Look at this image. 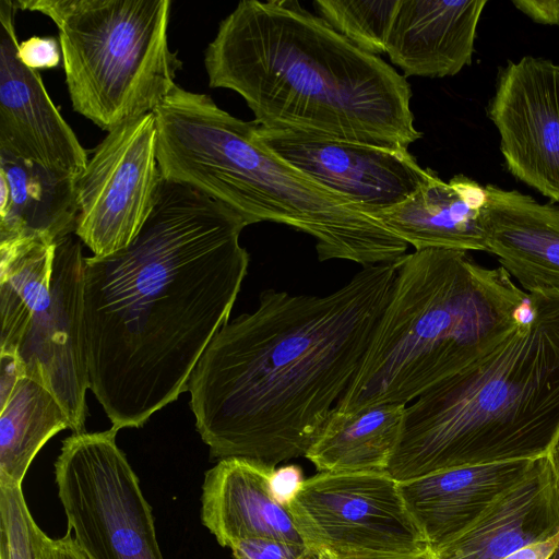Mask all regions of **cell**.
<instances>
[{"instance_id":"6da1fadb","label":"cell","mask_w":559,"mask_h":559,"mask_svg":"<svg viewBox=\"0 0 559 559\" xmlns=\"http://www.w3.org/2000/svg\"><path fill=\"white\" fill-rule=\"evenodd\" d=\"M247 226L225 204L163 179L135 238L84 259L90 389L115 429L143 426L188 391L247 275Z\"/></svg>"},{"instance_id":"7a4b0ae2","label":"cell","mask_w":559,"mask_h":559,"mask_svg":"<svg viewBox=\"0 0 559 559\" xmlns=\"http://www.w3.org/2000/svg\"><path fill=\"white\" fill-rule=\"evenodd\" d=\"M365 266L325 295L269 288L211 341L188 383L212 459L275 467L306 456L355 378L396 277Z\"/></svg>"},{"instance_id":"3957f363","label":"cell","mask_w":559,"mask_h":559,"mask_svg":"<svg viewBox=\"0 0 559 559\" xmlns=\"http://www.w3.org/2000/svg\"><path fill=\"white\" fill-rule=\"evenodd\" d=\"M209 84L239 94L263 128L388 148L421 138L404 74L296 0H245L204 51Z\"/></svg>"},{"instance_id":"277c9868","label":"cell","mask_w":559,"mask_h":559,"mask_svg":"<svg viewBox=\"0 0 559 559\" xmlns=\"http://www.w3.org/2000/svg\"><path fill=\"white\" fill-rule=\"evenodd\" d=\"M157 163L186 185L238 213L248 225L273 222L312 236L319 261L395 263L408 243L347 198L272 153L257 123L206 94L175 88L155 111Z\"/></svg>"},{"instance_id":"5b68a950","label":"cell","mask_w":559,"mask_h":559,"mask_svg":"<svg viewBox=\"0 0 559 559\" xmlns=\"http://www.w3.org/2000/svg\"><path fill=\"white\" fill-rule=\"evenodd\" d=\"M527 294L510 337L406 406L386 467L395 480L545 456L559 432V292Z\"/></svg>"},{"instance_id":"8992f818","label":"cell","mask_w":559,"mask_h":559,"mask_svg":"<svg viewBox=\"0 0 559 559\" xmlns=\"http://www.w3.org/2000/svg\"><path fill=\"white\" fill-rule=\"evenodd\" d=\"M396 277L361 365L336 404L344 413L416 400L510 337L530 296L501 266L466 251L415 250Z\"/></svg>"},{"instance_id":"52a82bcc","label":"cell","mask_w":559,"mask_h":559,"mask_svg":"<svg viewBox=\"0 0 559 559\" xmlns=\"http://www.w3.org/2000/svg\"><path fill=\"white\" fill-rule=\"evenodd\" d=\"M59 33L73 109L110 132L154 112L182 63L168 46L170 0H19Z\"/></svg>"},{"instance_id":"ba28073f","label":"cell","mask_w":559,"mask_h":559,"mask_svg":"<svg viewBox=\"0 0 559 559\" xmlns=\"http://www.w3.org/2000/svg\"><path fill=\"white\" fill-rule=\"evenodd\" d=\"M81 242L75 234L0 241V353L55 395L73 433L84 432L90 389Z\"/></svg>"},{"instance_id":"9c48e42d","label":"cell","mask_w":559,"mask_h":559,"mask_svg":"<svg viewBox=\"0 0 559 559\" xmlns=\"http://www.w3.org/2000/svg\"><path fill=\"white\" fill-rule=\"evenodd\" d=\"M118 430L73 433L55 463L68 532L87 559H164L152 509Z\"/></svg>"},{"instance_id":"30bf717a","label":"cell","mask_w":559,"mask_h":559,"mask_svg":"<svg viewBox=\"0 0 559 559\" xmlns=\"http://www.w3.org/2000/svg\"><path fill=\"white\" fill-rule=\"evenodd\" d=\"M310 546L333 556H409L430 550L386 471L320 472L287 506Z\"/></svg>"},{"instance_id":"8fae6325","label":"cell","mask_w":559,"mask_h":559,"mask_svg":"<svg viewBox=\"0 0 559 559\" xmlns=\"http://www.w3.org/2000/svg\"><path fill=\"white\" fill-rule=\"evenodd\" d=\"M154 112L110 132L78 178L75 235L96 257L126 248L150 216L163 182Z\"/></svg>"},{"instance_id":"7c38bea8","label":"cell","mask_w":559,"mask_h":559,"mask_svg":"<svg viewBox=\"0 0 559 559\" xmlns=\"http://www.w3.org/2000/svg\"><path fill=\"white\" fill-rule=\"evenodd\" d=\"M275 155L368 214L393 207L436 174L404 148H388L257 124Z\"/></svg>"},{"instance_id":"4fadbf2b","label":"cell","mask_w":559,"mask_h":559,"mask_svg":"<svg viewBox=\"0 0 559 559\" xmlns=\"http://www.w3.org/2000/svg\"><path fill=\"white\" fill-rule=\"evenodd\" d=\"M488 116L509 171L559 201V64L530 56L509 62Z\"/></svg>"},{"instance_id":"5bb4252c","label":"cell","mask_w":559,"mask_h":559,"mask_svg":"<svg viewBox=\"0 0 559 559\" xmlns=\"http://www.w3.org/2000/svg\"><path fill=\"white\" fill-rule=\"evenodd\" d=\"M15 0L0 1V152L79 178L88 156L37 70L17 56Z\"/></svg>"},{"instance_id":"9a60e30c","label":"cell","mask_w":559,"mask_h":559,"mask_svg":"<svg viewBox=\"0 0 559 559\" xmlns=\"http://www.w3.org/2000/svg\"><path fill=\"white\" fill-rule=\"evenodd\" d=\"M559 532V499L546 457L498 493L435 559H501Z\"/></svg>"},{"instance_id":"2e32d148","label":"cell","mask_w":559,"mask_h":559,"mask_svg":"<svg viewBox=\"0 0 559 559\" xmlns=\"http://www.w3.org/2000/svg\"><path fill=\"white\" fill-rule=\"evenodd\" d=\"M487 252L526 293L559 292V207L516 190L486 186Z\"/></svg>"},{"instance_id":"e0dca14e","label":"cell","mask_w":559,"mask_h":559,"mask_svg":"<svg viewBox=\"0 0 559 559\" xmlns=\"http://www.w3.org/2000/svg\"><path fill=\"white\" fill-rule=\"evenodd\" d=\"M487 0H401L386 50L404 76L444 78L471 64Z\"/></svg>"},{"instance_id":"ac0fdd59","label":"cell","mask_w":559,"mask_h":559,"mask_svg":"<svg viewBox=\"0 0 559 559\" xmlns=\"http://www.w3.org/2000/svg\"><path fill=\"white\" fill-rule=\"evenodd\" d=\"M274 469L258 461L230 457L205 473L201 519L221 546L230 548L253 536L307 544L288 509L271 492Z\"/></svg>"},{"instance_id":"d6986e66","label":"cell","mask_w":559,"mask_h":559,"mask_svg":"<svg viewBox=\"0 0 559 559\" xmlns=\"http://www.w3.org/2000/svg\"><path fill=\"white\" fill-rule=\"evenodd\" d=\"M538 459L466 465L399 481L404 502L431 551L463 532Z\"/></svg>"},{"instance_id":"ffe728a7","label":"cell","mask_w":559,"mask_h":559,"mask_svg":"<svg viewBox=\"0 0 559 559\" xmlns=\"http://www.w3.org/2000/svg\"><path fill=\"white\" fill-rule=\"evenodd\" d=\"M486 190L457 175L443 181L437 174L404 202L374 215L415 250L487 251L483 228Z\"/></svg>"},{"instance_id":"44dd1931","label":"cell","mask_w":559,"mask_h":559,"mask_svg":"<svg viewBox=\"0 0 559 559\" xmlns=\"http://www.w3.org/2000/svg\"><path fill=\"white\" fill-rule=\"evenodd\" d=\"M78 178L0 152V241L75 233Z\"/></svg>"},{"instance_id":"7402d4cb","label":"cell","mask_w":559,"mask_h":559,"mask_svg":"<svg viewBox=\"0 0 559 559\" xmlns=\"http://www.w3.org/2000/svg\"><path fill=\"white\" fill-rule=\"evenodd\" d=\"M405 408L382 404L344 413L334 407L306 457L320 472L386 471Z\"/></svg>"},{"instance_id":"603a6c76","label":"cell","mask_w":559,"mask_h":559,"mask_svg":"<svg viewBox=\"0 0 559 559\" xmlns=\"http://www.w3.org/2000/svg\"><path fill=\"white\" fill-rule=\"evenodd\" d=\"M67 428L71 421L55 395L22 377L0 404V480L21 485L38 451Z\"/></svg>"},{"instance_id":"cb8c5ba5","label":"cell","mask_w":559,"mask_h":559,"mask_svg":"<svg viewBox=\"0 0 559 559\" xmlns=\"http://www.w3.org/2000/svg\"><path fill=\"white\" fill-rule=\"evenodd\" d=\"M401 0H316L320 16L358 49L384 53Z\"/></svg>"},{"instance_id":"d4e9b609","label":"cell","mask_w":559,"mask_h":559,"mask_svg":"<svg viewBox=\"0 0 559 559\" xmlns=\"http://www.w3.org/2000/svg\"><path fill=\"white\" fill-rule=\"evenodd\" d=\"M44 534L28 511L21 485L0 480V559H39Z\"/></svg>"},{"instance_id":"484cf974","label":"cell","mask_w":559,"mask_h":559,"mask_svg":"<svg viewBox=\"0 0 559 559\" xmlns=\"http://www.w3.org/2000/svg\"><path fill=\"white\" fill-rule=\"evenodd\" d=\"M309 548L307 544L264 536L242 538L230 547L235 559H300Z\"/></svg>"},{"instance_id":"4316f807","label":"cell","mask_w":559,"mask_h":559,"mask_svg":"<svg viewBox=\"0 0 559 559\" xmlns=\"http://www.w3.org/2000/svg\"><path fill=\"white\" fill-rule=\"evenodd\" d=\"M60 44L55 37L33 36L19 44V59L33 70L50 69L59 64Z\"/></svg>"},{"instance_id":"83f0119b","label":"cell","mask_w":559,"mask_h":559,"mask_svg":"<svg viewBox=\"0 0 559 559\" xmlns=\"http://www.w3.org/2000/svg\"><path fill=\"white\" fill-rule=\"evenodd\" d=\"M305 481L298 465H285L275 468L270 479V488L274 499L286 507L293 501Z\"/></svg>"},{"instance_id":"f1b7e54d","label":"cell","mask_w":559,"mask_h":559,"mask_svg":"<svg viewBox=\"0 0 559 559\" xmlns=\"http://www.w3.org/2000/svg\"><path fill=\"white\" fill-rule=\"evenodd\" d=\"M512 3L535 22L559 26V0H516Z\"/></svg>"},{"instance_id":"f546056e","label":"cell","mask_w":559,"mask_h":559,"mask_svg":"<svg viewBox=\"0 0 559 559\" xmlns=\"http://www.w3.org/2000/svg\"><path fill=\"white\" fill-rule=\"evenodd\" d=\"M25 376L19 358L11 353H0V404L12 393L19 380Z\"/></svg>"},{"instance_id":"4dcf8cb0","label":"cell","mask_w":559,"mask_h":559,"mask_svg":"<svg viewBox=\"0 0 559 559\" xmlns=\"http://www.w3.org/2000/svg\"><path fill=\"white\" fill-rule=\"evenodd\" d=\"M559 548V532L552 537L523 547L501 559H550Z\"/></svg>"},{"instance_id":"1f68e13d","label":"cell","mask_w":559,"mask_h":559,"mask_svg":"<svg viewBox=\"0 0 559 559\" xmlns=\"http://www.w3.org/2000/svg\"><path fill=\"white\" fill-rule=\"evenodd\" d=\"M559 499V432L545 454Z\"/></svg>"},{"instance_id":"d6a6232c","label":"cell","mask_w":559,"mask_h":559,"mask_svg":"<svg viewBox=\"0 0 559 559\" xmlns=\"http://www.w3.org/2000/svg\"><path fill=\"white\" fill-rule=\"evenodd\" d=\"M333 559H435L433 552L428 550L419 555L409 556H385V555H365V556H333Z\"/></svg>"},{"instance_id":"836d02e7","label":"cell","mask_w":559,"mask_h":559,"mask_svg":"<svg viewBox=\"0 0 559 559\" xmlns=\"http://www.w3.org/2000/svg\"><path fill=\"white\" fill-rule=\"evenodd\" d=\"M300 559H333V555L326 550L310 547Z\"/></svg>"}]
</instances>
